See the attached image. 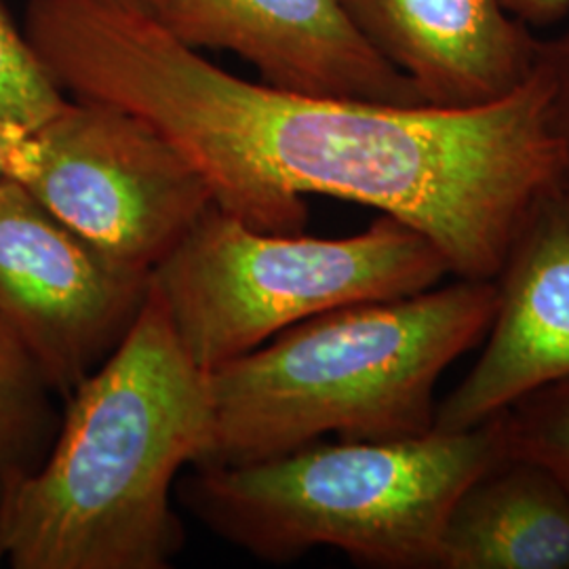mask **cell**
<instances>
[{
    "label": "cell",
    "instance_id": "cell-1",
    "mask_svg": "<svg viewBox=\"0 0 569 569\" xmlns=\"http://www.w3.org/2000/svg\"><path fill=\"white\" fill-rule=\"evenodd\" d=\"M26 39L72 100L154 124L249 228L305 232L306 194L373 207L422 232L456 279H496L529 207L559 183L549 91L472 108L321 98L239 79L150 16L30 0Z\"/></svg>",
    "mask_w": 569,
    "mask_h": 569
},
{
    "label": "cell",
    "instance_id": "cell-2",
    "mask_svg": "<svg viewBox=\"0 0 569 569\" xmlns=\"http://www.w3.org/2000/svg\"><path fill=\"white\" fill-rule=\"evenodd\" d=\"M211 422L209 373L150 284L121 346L66 399L41 467L0 498L11 568H171L183 547L171 496Z\"/></svg>",
    "mask_w": 569,
    "mask_h": 569
},
{
    "label": "cell",
    "instance_id": "cell-3",
    "mask_svg": "<svg viewBox=\"0 0 569 569\" xmlns=\"http://www.w3.org/2000/svg\"><path fill=\"white\" fill-rule=\"evenodd\" d=\"M496 281L342 306L289 327L209 371L213 422L194 467H243L336 435L390 441L435 427V390L479 345L496 312Z\"/></svg>",
    "mask_w": 569,
    "mask_h": 569
},
{
    "label": "cell",
    "instance_id": "cell-4",
    "mask_svg": "<svg viewBox=\"0 0 569 569\" xmlns=\"http://www.w3.org/2000/svg\"><path fill=\"white\" fill-rule=\"evenodd\" d=\"M509 453L502 411L456 432L321 439L264 462L194 467L176 491L204 528L264 563L327 547L361 568L441 569L453 502Z\"/></svg>",
    "mask_w": 569,
    "mask_h": 569
},
{
    "label": "cell",
    "instance_id": "cell-5",
    "mask_svg": "<svg viewBox=\"0 0 569 569\" xmlns=\"http://www.w3.org/2000/svg\"><path fill=\"white\" fill-rule=\"evenodd\" d=\"M446 274L441 251L385 213L359 234L317 239L260 232L211 204L150 284L183 350L209 373L310 317L413 296Z\"/></svg>",
    "mask_w": 569,
    "mask_h": 569
},
{
    "label": "cell",
    "instance_id": "cell-6",
    "mask_svg": "<svg viewBox=\"0 0 569 569\" xmlns=\"http://www.w3.org/2000/svg\"><path fill=\"white\" fill-rule=\"evenodd\" d=\"M11 180L106 258L146 274L216 204L180 146L142 117L93 100H68L26 131Z\"/></svg>",
    "mask_w": 569,
    "mask_h": 569
},
{
    "label": "cell",
    "instance_id": "cell-7",
    "mask_svg": "<svg viewBox=\"0 0 569 569\" xmlns=\"http://www.w3.org/2000/svg\"><path fill=\"white\" fill-rule=\"evenodd\" d=\"M150 274L106 258L20 182L0 180V321L63 401L121 346Z\"/></svg>",
    "mask_w": 569,
    "mask_h": 569
},
{
    "label": "cell",
    "instance_id": "cell-8",
    "mask_svg": "<svg viewBox=\"0 0 569 569\" xmlns=\"http://www.w3.org/2000/svg\"><path fill=\"white\" fill-rule=\"evenodd\" d=\"M486 348L435 409L437 430L488 422L533 390L569 380V194L529 207L496 274Z\"/></svg>",
    "mask_w": 569,
    "mask_h": 569
},
{
    "label": "cell",
    "instance_id": "cell-9",
    "mask_svg": "<svg viewBox=\"0 0 569 569\" xmlns=\"http://www.w3.org/2000/svg\"><path fill=\"white\" fill-rule=\"evenodd\" d=\"M150 18L192 49H226L284 91L425 103L350 20L342 0H152Z\"/></svg>",
    "mask_w": 569,
    "mask_h": 569
},
{
    "label": "cell",
    "instance_id": "cell-10",
    "mask_svg": "<svg viewBox=\"0 0 569 569\" xmlns=\"http://www.w3.org/2000/svg\"><path fill=\"white\" fill-rule=\"evenodd\" d=\"M367 42L422 102H498L536 74L538 42L502 0H342Z\"/></svg>",
    "mask_w": 569,
    "mask_h": 569
},
{
    "label": "cell",
    "instance_id": "cell-11",
    "mask_svg": "<svg viewBox=\"0 0 569 569\" xmlns=\"http://www.w3.org/2000/svg\"><path fill=\"white\" fill-rule=\"evenodd\" d=\"M441 569H569V489L549 467L509 453L449 510Z\"/></svg>",
    "mask_w": 569,
    "mask_h": 569
},
{
    "label": "cell",
    "instance_id": "cell-12",
    "mask_svg": "<svg viewBox=\"0 0 569 569\" xmlns=\"http://www.w3.org/2000/svg\"><path fill=\"white\" fill-rule=\"evenodd\" d=\"M53 390L0 321V498L41 467L60 428Z\"/></svg>",
    "mask_w": 569,
    "mask_h": 569
},
{
    "label": "cell",
    "instance_id": "cell-13",
    "mask_svg": "<svg viewBox=\"0 0 569 569\" xmlns=\"http://www.w3.org/2000/svg\"><path fill=\"white\" fill-rule=\"evenodd\" d=\"M68 102L0 0V121L34 131Z\"/></svg>",
    "mask_w": 569,
    "mask_h": 569
},
{
    "label": "cell",
    "instance_id": "cell-14",
    "mask_svg": "<svg viewBox=\"0 0 569 569\" xmlns=\"http://www.w3.org/2000/svg\"><path fill=\"white\" fill-rule=\"evenodd\" d=\"M505 425L510 453L549 467L569 489V380L519 399Z\"/></svg>",
    "mask_w": 569,
    "mask_h": 569
},
{
    "label": "cell",
    "instance_id": "cell-15",
    "mask_svg": "<svg viewBox=\"0 0 569 569\" xmlns=\"http://www.w3.org/2000/svg\"><path fill=\"white\" fill-rule=\"evenodd\" d=\"M536 70L549 91V127L559 157V186L569 194V26L538 42Z\"/></svg>",
    "mask_w": 569,
    "mask_h": 569
},
{
    "label": "cell",
    "instance_id": "cell-16",
    "mask_svg": "<svg viewBox=\"0 0 569 569\" xmlns=\"http://www.w3.org/2000/svg\"><path fill=\"white\" fill-rule=\"evenodd\" d=\"M507 11L528 26H547L569 11V0H502Z\"/></svg>",
    "mask_w": 569,
    "mask_h": 569
},
{
    "label": "cell",
    "instance_id": "cell-17",
    "mask_svg": "<svg viewBox=\"0 0 569 569\" xmlns=\"http://www.w3.org/2000/svg\"><path fill=\"white\" fill-rule=\"evenodd\" d=\"M23 133H26L23 129H18V127H13L9 122L0 121V180L11 178L13 154H16V148H18Z\"/></svg>",
    "mask_w": 569,
    "mask_h": 569
},
{
    "label": "cell",
    "instance_id": "cell-18",
    "mask_svg": "<svg viewBox=\"0 0 569 569\" xmlns=\"http://www.w3.org/2000/svg\"><path fill=\"white\" fill-rule=\"evenodd\" d=\"M91 2L103 4V7H114V9H122V11H136V13H143V16L152 13V0H91Z\"/></svg>",
    "mask_w": 569,
    "mask_h": 569
},
{
    "label": "cell",
    "instance_id": "cell-19",
    "mask_svg": "<svg viewBox=\"0 0 569 569\" xmlns=\"http://www.w3.org/2000/svg\"><path fill=\"white\" fill-rule=\"evenodd\" d=\"M7 559V555H4V547H2V542H0V563Z\"/></svg>",
    "mask_w": 569,
    "mask_h": 569
}]
</instances>
